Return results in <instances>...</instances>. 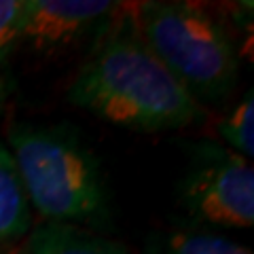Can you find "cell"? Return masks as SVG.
<instances>
[{
	"label": "cell",
	"mask_w": 254,
	"mask_h": 254,
	"mask_svg": "<svg viewBox=\"0 0 254 254\" xmlns=\"http://www.w3.org/2000/svg\"><path fill=\"white\" fill-rule=\"evenodd\" d=\"M68 100L113 125L148 133L182 129L205 117L140 38L125 9L95 41L68 87Z\"/></svg>",
	"instance_id": "6da1fadb"
},
{
	"label": "cell",
	"mask_w": 254,
	"mask_h": 254,
	"mask_svg": "<svg viewBox=\"0 0 254 254\" xmlns=\"http://www.w3.org/2000/svg\"><path fill=\"white\" fill-rule=\"evenodd\" d=\"M32 210L58 225H104L108 190L98 157L70 123H15L9 144Z\"/></svg>",
	"instance_id": "7a4b0ae2"
},
{
	"label": "cell",
	"mask_w": 254,
	"mask_h": 254,
	"mask_svg": "<svg viewBox=\"0 0 254 254\" xmlns=\"http://www.w3.org/2000/svg\"><path fill=\"white\" fill-rule=\"evenodd\" d=\"M140 38L203 110L231 98L240 53L231 32L210 11L182 0H150L131 9Z\"/></svg>",
	"instance_id": "3957f363"
},
{
	"label": "cell",
	"mask_w": 254,
	"mask_h": 254,
	"mask_svg": "<svg viewBox=\"0 0 254 254\" xmlns=\"http://www.w3.org/2000/svg\"><path fill=\"white\" fill-rule=\"evenodd\" d=\"M176 197L187 222L216 231L250 229L254 225L252 163L218 142H193Z\"/></svg>",
	"instance_id": "277c9868"
},
{
	"label": "cell",
	"mask_w": 254,
	"mask_h": 254,
	"mask_svg": "<svg viewBox=\"0 0 254 254\" xmlns=\"http://www.w3.org/2000/svg\"><path fill=\"white\" fill-rule=\"evenodd\" d=\"M23 4L21 45L38 53H62L98 41L125 6L110 0H23Z\"/></svg>",
	"instance_id": "5b68a950"
},
{
	"label": "cell",
	"mask_w": 254,
	"mask_h": 254,
	"mask_svg": "<svg viewBox=\"0 0 254 254\" xmlns=\"http://www.w3.org/2000/svg\"><path fill=\"white\" fill-rule=\"evenodd\" d=\"M146 254H252L246 244L237 242L227 231L199 227L180 220L159 229L146 237Z\"/></svg>",
	"instance_id": "8992f818"
},
{
	"label": "cell",
	"mask_w": 254,
	"mask_h": 254,
	"mask_svg": "<svg viewBox=\"0 0 254 254\" xmlns=\"http://www.w3.org/2000/svg\"><path fill=\"white\" fill-rule=\"evenodd\" d=\"M32 227V205L11 150L0 144V244L17 242Z\"/></svg>",
	"instance_id": "52a82bcc"
},
{
	"label": "cell",
	"mask_w": 254,
	"mask_h": 254,
	"mask_svg": "<svg viewBox=\"0 0 254 254\" xmlns=\"http://www.w3.org/2000/svg\"><path fill=\"white\" fill-rule=\"evenodd\" d=\"M28 254H129L121 244L74 225L45 222L30 235Z\"/></svg>",
	"instance_id": "ba28073f"
},
{
	"label": "cell",
	"mask_w": 254,
	"mask_h": 254,
	"mask_svg": "<svg viewBox=\"0 0 254 254\" xmlns=\"http://www.w3.org/2000/svg\"><path fill=\"white\" fill-rule=\"evenodd\" d=\"M254 98L248 91L231 110L220 119L218 133L222 144L244 159L254 157Z\"/></svg>",
	"instance_id": "9c48e42d"
},
{
	"label": "cell",
	"mask_w": 254,
	"mask_h": 254,
	"mask_svg": "<svg viewBox=\"0 0 254 254\" xmlns=\"http://www.w3.org/2000/svg\"><path fill=\"white\" fill-rule=\"evenodd\" d=\"M23 0H0V66L15 53L21 45L23 30Z\"/></svg>",
	"instance_id": "30bf717a"
},
{
	"label": "cell",
	"mask_w": 254,
	"mask_h": 254,
	"mask_svg": "<svg viewBox=\"0 0 254 254\" xmlns=\"http://www.w3.org/2000/svg\"><path fill=\"white\" fill-rule=\"evenodd\" d=\"M4 98H6V85H4L2 78H0V110L4 106Z\"/></svg>",
	"instance_id": "8fae6325"
}]
</instances>
